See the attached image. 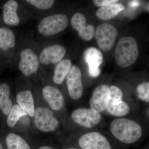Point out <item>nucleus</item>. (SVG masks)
I'll return each mask as SVG.
<instances>
[{"label":"nucleus","mask_w":149,"mask_h":149,"mask_svg":"<svg viewBox=\"0 0 149 149\" xmlns=\"http://www.w3.org/2000/svg\"><path fill=\"white\" fill-rule=\"evenodd\" d=\"M106 110L112 116L123 117L129 114L130 109L128 104L122 100L108 105Z\"/></svg>","instance_id":"nucleus-21"},{"label":"nucleus","mask_w":149,"mask_h":149,"mask_svg":"<svg viewBox=\"0 0 149 149\" xmlns=\"http://www.w3.org/2000/svg\"><path fill=\"white\" fill-rule=\"evenodd\" d=\"M138 97L143 101L149 102V83L145 82L138 85L136 88Z\"/></svg>","instance_id":"nucleus-25"},{"label":"nucleus","mask_w":149,"mask_h":149,"mask_svg":"<svg viewBox=\"0 0 149 149\" xmlns=\"http://www.w3.org/2000/svg\"><path fill=\"white\" fill-rule=\"evenodd\" d=\"M6 143L8 149H31L25 140L15 133L9 134L6 138Z\"/></svg>","instance_id":"nucleus-20"},{"label":"nucleus","mask_w":149,"mask_h":149,"mask_svg":"<svg viewBox=\"0 0 149 149\" xmlns=\"http://www.w3.org/2000/svg\"><path fill=\"white\" fill-rule=\"evenodd\" d=\"M10 89L6 83L0 84V110L5 115H8L12 106L10 98Z\"/></svg>","instance_id":"nucleus-18"},{"label":"nucleus","mask_w":149,"mask_h":149,"mask_svg":"<svg viewBox=\"0 0 149 149\" xmlns=\"http://www.w3.org/2000/svg\"><path fill=\"white\" fill-rule=\"evenodd\" d=\"M66 52L65 48L61 45L49 46L41 52L40 56V62L45 65L57 63L64 57Z\"/></svg>","instance_id":"nucleus-12"},{"label":"nucleus","mask_w":149,"mask_h":149,"mask_svg":"<svg viewBox=\"0 0 149 149\" xmlns=\"http://www.w3.org/2000/svg\"><path fill=\"white\" fill-rule=\"evenodd\" d=\"M38 149H53L50 147L47 146H42L40 147Z\"/></svg>","instance_id":"nucleus-30"},{"label":"nucleus","mask_w":149,"mask_h":149,"mask_svg":"<svg viewBox=\"0 0 149 149\" xmlns=\"http://www.w3.org/2000/svg\"><path fill=\"white\" fill-rule=\"evenodd\" d=\"M16 38L13 32L8 28H0V48L7 51L15 45Z\"/></svg>","instance_id":"nucleus-19"},{"label":"nucleus","mask_w":149,"mask_h":149,"mask_svg":"<svg viewBox=\"0 0 149 149\" xmlns=\"http://www.w3.org/2000/svg\"><path fill=\"white\" fill-rule=\"evenodd\" d=\"M68 22L65 15H54L43 18L38 25V30L45 36L55 35L66 29Z\"/></svg>","instance_id":"nucleus-3"},{"label":"nucleus","mask_w":149,"mask_h":149,"mask_svg":"<svg viewBox=\"0 0 149 149\" xmlns=\"http://www.w3.org/2000/svg\"><path fill=\"white\" fill-rule=\"evenodd\" d=\"M35 124L37 129L44 132L55 131L59 126L58 120L49 109L39 107L35 110Z\"/></svg>","instance_id":"nucleus-4"},{"label":"nucleus","mask_w":149,"mask_h":149,"mask_svg":"<svg viewBox=\"0 0 149 149\" xmlns=\"http://www.w3.org/2000/svg\"><path fill=\"white\" fill-rule=\"evenodd\" d=\"M18 4L16 1L10 0L4 5L3 7V21L6 24L9 25H17L19 23L17 10Z\"/></svg>","instance_id":"nucleus-14"},{"label":"nucleus","mask_w":149,"mask_h":149,"mask_svg":"<svg viewBox=\"0 0 149 149\" xmlns=\"http://www.w3.org/2000/svg\"><path fill=\"white\" fill-rule=\"evenodd\" d=\"M95 28L91 24H88L86 29L83 32L78 33V35L82 40L90 41L93 39L95 36Z\"/></svg>","instance_id":"nucleus-27"},{"label":"nucleus","mask_w":149,"mask_h":149,"mask_svg":"<svg viewBox=\"0 0 149 149\" xmlns=\"http://www.w3.org/2000/svg\"><path fill=\"white\" fill-rule=\"evenodd\" d=\"M67 86L70 96L74 100L81 98L83 93L81 70L76 65L71 67L66 77Z\"/></svg>","instance_id":"nucleus-8"},{"label":"nucleus","mask_w":149,"mask_h":149,"mask_svg":"<svg viewBox=\"0 0 149 149\" xmlns=\"http://www.w3.org/2000/svg\"><path fill=\"white\" fill-rule=\"evenodd\" d=\"M20 56L19 68L24 75L29 76L37 72L40 61L34 51L27 48L22 51Z\"/></svg>","instance_id":"nucleus-9"},{"label":"nucleus","mask_w":149,"mask_h":149,"mask_svg":"<svg viewBox=\"0 0 149 149\" xmlns=\"http://www.w3.org/2000/svg\"><path fill=\"white\" fill-rule=\"evenodd\" d=\"M26 1L35 7L41 10H47L53 5V0H27Z\"/></svg>","instance_id":"nucleus-26"},{"label":"nucleus","mask_w":149,"mask_h":149,"mask_svg":"<svg viewBox=\"0 0 149 149\" xmlns=\"http://www.w3.org/2000/svg\"><path fill=\"white\" fill-rule=\"evenodd\" d=\"M42 94L45 100L54 110L60 111L64 107V97L58 88L48 85L43 88Z\"/></svg>","instance_id":"nucleus-13"},{"label":"nucleus","mask_w":149,"mask_h":149,"mask_svg":"<svg viewBox=\"0 0 149 149\" xmlns=\"http://www.w3.org/2000/svg\"><path fill=\"white\" fill-rule=\"evenodd\" d=\"M111 132L118 141L123 143H134L141 139L142 127L139 123L125 118H116L110 126Z\"/></svg>","instance_id":"nucleus-1"},{"label":"nucleus","mask_w":149,"mask_h":149,"mask_svg":"<svg viewBox=\"0 0 149 149\" xmlns=\"http://www.w3.org/2000/svg\"><path fill=\"white\" fill-rule=\"evenodd\" d=\"M72 63L68 59L63 60L57 65L53 77L54 82L57 84H61L71 69Z\"/></svg>","instance_id":"nucleus-17"},{"label":"nucleus","mask_w":149,"mask_h":149,"mask_svg":"<svg viewBox=\"0 0 149 149\" xmlns=\"http://www.w3.org/2000/svg\"><path fill=\"white\" fill-rule=\"evenodd\" d=\"M140 5V2L138 1H131L130 3H129V6L132 8H136L138 7Z\"/></svg>","instance_id":"nucleus-29"},{"label":"nucleus","mask_w":149,"mask_h":149,"mask_svg":"<svg viewBox=\"0 0 149 149\" xmlns=\"http://www.w3.org/2000/svg\"><path fill=\"white\" fill-rule=\"evenodd\" d=\"M139 54L138 44L135 38L124 37L120 39L116 47L115 59L119 66L128 67L135 63Z\"/></svg>","instance_id":"nucleus-2"},{"label":"nucleus","mask_w":149,"mask_h":149,"mask_svg":"<svg viewBox=\"0 0 149 149\" xmlns=\"http://www.w3.org/2000/svg\"><path fill=\"white\" fill-rule=\"evenodd\" d=\"M118 0H95L93 3L97 6H103L118 2Z\"/></svg>","instance_id":"nucleus-28"},{"label":"nucleus","mask_w":149,"mask_h":149,"mask_svg":"<svg viewBox=\"0 0 149 149\" xmlns=\"http://www.w3.org/2000/svg\"><path fill=\"white\" fill-rule=\"evenodd\" d=\"M16 101L18 105L27 112L31 117L34 116L35 108L34 99L31 91H22L17 95Z\"/></svg>","instance_id":"nucleus-15"},{"label":"nucleus","mask_w":149,"mask_h":149,"mask_svg":"<svg viewBox=\"0 0 149 149\" xmlns=\"http://www.w3.org/2000/svg\"><path fill=\"white\" fill-rule=\"evenodd\" d=\"M71 117L78 125L89 129L98 125L102 118L100 113L86 108H79L74 110L72 113Z\"/></svg>","instance_id":"nucleus-6"},{"label":"nucleus","mask_w":149,"mask_h":149,"mask_svg":"<svg viewBox=\"0 0 149 149\" xmlns=\"http://www.w3.org/2000/svg\"><path fill=\"white\" fill-rule=\"evenodd\" d=\"M27 115V112L21 108L18 105L15 104L12 107L8 115L7 123L9 127L13 128L21 117Z\"/></svg>","instance_id":"nucleus-22"},{"label":"nucleus","mask_w":149,"mask_h":149,"mask_svg":"<svg viewBox=\"0 0 149 149\" xmlns=\"http://www.w3.org/2000/svg\"><path fill=\"white\" fill-rule=\"evenodd\" d=\"M84 58L88 64L90 75L94 77L99 76L101 72L100 66L103 62L101 52L96 48H88L84 52Z\"/></svg>","instance_id":"nucleus-11"},{"label":"nucleus","mask_w":149,"mask_h":149,"mask_svg":"<svg viewBox=\"0 0 149 149\" xmlns=\"http://www.w3.org/2000/svg\"><path fill=\"white\" fill-rule=\"evenodd\" d=\"M78 143L82 149H112L106 137L98 132L84 134L79 139Z\"/></svg>","instance_id":"nucleus-7"},{"label":"nucleus","mask_w":149,"mask_h":149,"mask_svg":"<svg viewBox=\"0 0 149 149\" xmlns=\"http://www.w3.org/2000/svg\"><path fill=\"white\" fill-rule=\"evenodd\" d=\"M71 24L72 28L78 32V33L84 31L88 26L85 16L80 13H77L72 16Z\"/></svg>","instance_id":"nucleus-23"},{"label":"nucleus","mask_w":149,"mask_h":149,"mask_svg":"<svg viewBox=\"0 0 149 149\" xmlns=\"http://www.w3.org/2000/svg\"><path fill=\"white\" fill-rule=\"evenodd\" d=\"M67 149H77L75 148H69Z\"/></svg>","instance_id":"nucleus-32"},{"label":"nucleus","mask_w":149,"mask_h":149,"mask_svg":"<svg viewBox=\"0 0 149 149\" xmlns=\"http://www.w3.org/2000/svg\"><path fill=\"white\" fill-rule=\"evenodd\" d=\"M123 95L122 91L118 87L114 85H112L109 87L108 105L122 101Z\"/></svg>","instance_id":"nucleus-24"},{"label":"nucleus","mask_w":149,"mask_h":149,"mask_svg":"<svg viewBox=\"0 0 149 149\" xmlns=\"http://www.w3.org/2000/svg\"><path fill=\"white\" fill-rule=\"evenodd\" d=\"M109 86L106 84L99 85L93 92L90 100L91 109L100 113L106 110L108 106Z\"/></svg>","instance_id":"nucleus-10"},{"label":"nucleus","mask_w":149,"mask_h":149,"mask_svg":"<svg viewBox=\"0 0 149 149\" xmlns=\"http://www.w3.org/2000/svg\"><path fill=\"white\" fill-rule=\"evenodd\" d=\"M124 9L125 7L122 4L114 3L101 7L96 11V15L102 20H109L113 18Z\"/></svg>","instance_id":"nucleus-16"},{"label":"nucleus","mask_w":149,"mask_h":149,"mask_svg":"<svg viewBox=\"0 0 149 149\" xmlns=\"http://www.w3.org/2000/svg\"><path fill=\"white\" fill-rule=\"evenodd\" d=\"M117 29L112 24L104 23L96 29L95 36L99 47L104 52H108L113 47L118 36Z\"/></svg>","instance_id":"nucleus-5"},{"label":"nucleus","mask_w":149,"mask_h":149,"mask_svg":"<svg viewBox=\"0 0 149 149\" xmlns=\"http://www.w3.org/2000/svg\"><path fill=\"white\" fill-rule=\"evenodd\" d=\"M0 149H3L1 143H0Z\"/></svg>","instance_id":"nucleus-31"}]
</instances>
